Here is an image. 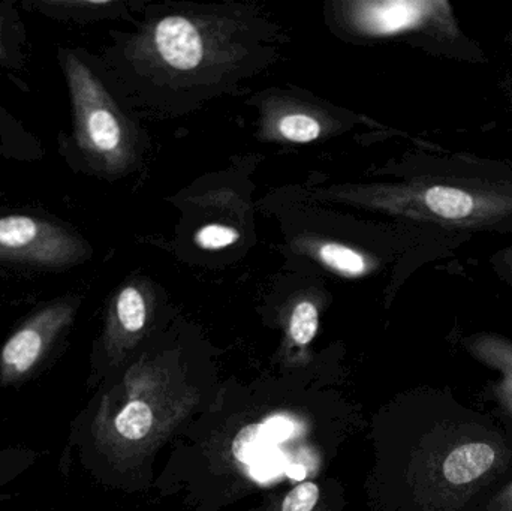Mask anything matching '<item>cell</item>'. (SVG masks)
I'll use <instances>...</instances> for the list:
<instances>
[{
    "label": "cell",
    "instance_id": "5bb4252c",
    "mask_svg": "<svg viewBox=\"0 0 512 511\" xmlns=\"http://www.w3.org/2000/svg\"><path fill=\"white\" fill-rule=\"evenodd\" d=\"M466 511H512V470Z\"/></svg>",
    "mask_w": 512,
    "mask_h": 511
},
{
    "label": "cell",
    "instance_id": "ac0fdd59",
    "mask_svg": "<svg viewBox=\"0 0 512 511\" xmlns=\"http://www.w3.org/2000/svg\"><path fill=\"white\" fill-rule=\"evenodd\" d=\"M280 456L276 453L270 452L267 455L259 458L258 461L251 465L252 474L259 480H267L270 477L277 476L282 470V464H280Z\"/></svg>",
    "mask_w": 512,
    "mask_h": 511
},
{
    "label": "cell",
    "instance_id": "277c9868",
    "mask_svg": "<svg viewBox=\"0 0 512 511\" xmlns=\"http://www.w3.org/2000/svg\"><path fill=\"white\" fill-rule=\"evenodd\" d=\"M84 246L71 231L29 215L0 216V261L60 269L83 258Z\"/></svg>",
    "mask_w": 512,
    "mask_h": 511
},
{
    "label": "cell",
    "instance_id": "7a4b0ae2",
    "mask_svg": "<svg viewBox=\"0 0 512 511\" xmlns=\"http://www.w3.org/2000/svg\"><path fill=\"white\" fill-rule=\"evenodd\" d=\"M63 69L81 149L110 170L122 167L128 159L129 146L128 132L119 111L98 78L75 54L63 57Z\"/></svg>",
    "mask_w": 512,
    "mask_h": 511
},
{
    "label": "cell",
    "instance_id": "5b68a950",
    "mask_svg": "<svg viewBox=\"0 0 512 511\" xmlns=\"http://www.w3.org/2000/svg\"><path fill=\"white\" fill-rule=\"evenodd\" d=\"M463 347L475 359L498 372V380L486 390L493 404L490 413L512 435V341L495 333L480 332L466 336Z\"/></svg>",
    "mask_w": 512,
    "mask_h": 511
},
{
    "label": "cell",
    "instance_id": "ba28073f",
    "mask_svg": "<svg viewBox=\"0 0 512 511\" xmlns=\"http://www.w3.org/2000/svg\"><path fill=\"white\" fill-rule=\"evenodd\" d=\"M114 320L122 333L134 335L143 330L147 321V305L138 288L126 287L117 294Z\"/></svg>",
    "mask_w": 512,
    "mask_h": 511
},
{
    "label": "cell",
    "instance_id": "44dd1931",
    "mask_svg": "<svg viewBox=\"0 0 512 511\" xmlns=\"http://www.w3.org/2000/svg\"><path fill=\"white\" fill-rule=\"evenodd\" d=\"M5 56V47H3L2 38H0V57Z\"/></svg>",
    "mask_w": 512,
    "mask_h": 511
},
{
    "label": "cell",
    "instance_id": "ffe728a7",
    "mask_svg": "<svg viewBox=\"0 0 512 511\" xmlns=\"http://www.w3.org/2000/svg\"><path fill=\"white\" fill-rule=\"evenodd\" d=\"M511 50H512V42H511ZM505 86H507L508 93H510V96L512 98V63L510 72H508L507 80H505Z\"/></svg>",
    "mask_w": 512,
    "mask_h": 511
},
{
    "label": "cell",
    "instance_id": "52a82bcc",
    "mask_svg": "<svg viewBox=\"0 0 512 511\" xmlns=\"http://www.w3.org/2000/svg\"><path fill=\"white\" fill-rule=\"evenodd\" d=\"M153 425V413L143 401H131L111 419V429L122 440L140 441L149 435Z\"/></svg>",
    "mask_w": 512,
    "mask_h": 511
},
{
    "label": "cell",
    "instance_id": "4fadbf2b",
    "mask_svg": "<svg viewBox=\"0 0 512 511\" xmlns=\"http://www.w3.org/2000/svg\"><path fill=\"white\" fill-rule=\"evenodd\" d=\"M289 332L298 345H307L318 332V309L312 302H300L294 308Z\"/></svg>",
    "mask_w": 512,
    "mask_h": 511
},
{
    "label": "cell",
    "instance_id": "30bf717a",
    "mask_svg": "<svg viewBox=\"0 0 512 511\" xmlns=\"http://www.w3.org/2000/svg\"><path fill=\"white\" fill-rule=\"evenodd\" d=\"M39 461V453L30 447L12 446L0 450V491L20 479Z\"/></svg>",
    "mask_w": 512,
    "mask_h": 511
},
{
    "label": "cell",
    "instance_id": "2e32d148",
    "mask_svg": "<svg viewBox=\"0 0 512 511\" xmlns=\"http://www.w3.org/2000/svg\"><path fill=\"white\" fill-rule=\"evenodd\" d=\"M319 489L313 483H301L283 500L282 511H312L318 503Z\"/></svg>",
    "mask_w": 512,
    "mask_h": 511
},
{
    "label": "cell",
    "instance_id": "3957f363",
    "mask_svg": "<svg viewBox=\"0 0 512 511\" xmlns=\"http://www.w3.org/2000/svg\"><path fill=\"white\" fill-rule=\"evenodd\" d=\"M78 303L57 299L30 314L0 347V387L18 389L42 374L65 338Z\"/></svg>",
    "mask_w": 512,
    "mask_h": 511
},
{
    "label": "cell",
    "instance_id": "9c48e42d",
    "mask_svg": "<svg viewBox=\"0 0 512 511\" xmlns=\"http://www.w3.org/2000/svg\"><path fill=\"white\" fill-rule=\"evenodd\" d=\"M318 258L328 269L346 278H360L370 270L369 260L363 254L340 243L319 246Z\"/></svg>",
    "mask_w": 512,
    "mask_h": 511
},
{
    "label": "cell",
    "instance_id": "d6986e66",
    "mask_svg": "<svg viewBox=\"0 0 512 511\" xmlns=\"http://www.w3.org/2000/svg\"><path fill=\"white\" fill-rule=\"evenodd\" d=\"M265 426V431H267L268 437L274 443H280V441L286 440L289 435L292 434V425L291 422H288L286 419H271L270 422Z\"/></svg>",
    "mask_w": 512,
    "mask_h": 511
},
{
    "label": "cell",
    "instance_id": "9a60e30c",
    "mask_svg": "<svg viewBox=\"0 0 512 511\" xmlns=\"http://www.w3.org/2000/svg\"><path fill=\"white\" fill-rule=\"evenodd\" d=\"M239 240L240 233L236 228L219 224L206 225L195 236V243L206 251H219L234 245Z\"/></svg>",
    "mask_w": 512,
    "mask_h": 511
},
{
    "label": "cell",
    "instance_id": "6da1fadb",
    "mask_svg": "<svg viewBox=\"0 0 512 511\" xmlns=\"http://www.w3.org/2000/svg\"><path fill=\"white\" fill-rule=\"evenodd\" d=\"M358 27L370 36L415 35L432 54L459 62H487L483 48L469 38L447 0H388L358 5Z\"/></svg>",
    "mask_w": 512,
    "mask_h": 511
},
{
    "label": "cell",
    "instance_id": "e0dca14e",
    "mask_svg": "<svg viewBox=\"0 0 512 511\" xmlns=\"http://www.w3.org/2000/svg\"><path fill=\"white\" fill-rule=\"evenodd\" d=\"M489 263L493 273L512 291V243L498 249L490 257Z\"/></svg>",
    "mask_w": 512,
    "mask_h": 511
},
{
    "label": "cell",
    "instance_id": "7c38bea8",
    "mask_svg": "<svg viewBox=\"0 0 512 511\" xmlns=\"http://www.w3.org/2000/svg\"><path fill=\"white\" fill-rule=\"evenodd\" d=\"M279 134L291 143H310L321 135L318 120L306 114H288L279 120Z\"/></svg>",
    "mask_w": 512,
    "mask_h": 511
},
{
    "label": "cell",
    "instance_id": "8fae6325",
    "mask_svg": "<svg viewBox=\"0 0 512 511\" xmlns=\"http://www.w3.org/2000/svg\"><path fill=\"white\" fill-rule=\"evenodd\" d=\"M273 441L268 437L264 425H252L242 429L233 443V453L243 464L252 465L271 452Z\"/></svg>",
    "mask_w": 512,
    "mask_h": 511
},
{
    "label": "cell",
    "instance_id": "8992f818",
    "mask_svg": "<svg viewBox=\"0 0 512 511\" xmlns=\"http://www.w3.org/2000/svg\"><path fill=\"white\" fill-rule=\"evenodd\" d=\"M153 41L165 65L177 71H192L203 62V36L188 18L179 15L162 18Z\"/></svg>",
    "mask_w": 512,
    "mask_h": 511
}]
</instances>
